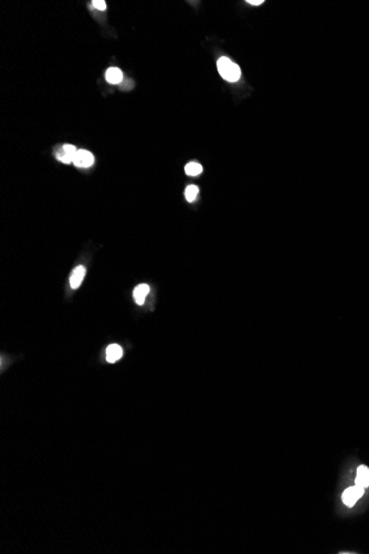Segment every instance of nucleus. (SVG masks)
Instances as JSON below:
<instances>
[{
  "instance_id": "2",
  "label": "nucleus",
  "mask_w": 369,
  "mask_h": 554,
  "mask_svg": "<svg viewBox=\"0 0 369 554\" xmlns=\"http://www.w3.org/2000/svg\"><path fill=\"white\" fill-rule=\"evenodd\" d=\"M364 492H365V488L359 487L357 485L347 488L342 495L343 504L345 505H347L348 508H352V506H354L355 504H356L357 501L364 496Z\"/></svg>"
},
{
  "instance_id": "7",
  "label": "nucleus",
  "mask_w": 369,
  "mask_h": 554,
  "mask_svg": "<svg viewBox=\"0 0 369 554\" xmlns=\"http://www.w3.org/2000/svg\"><path fill=\"white\" fill-rule=\"evenodd\" d=\"M123 356V349L118 344H112L106 349V361L115 363Z\"/></svg>"
},
{
  "instance_id": "13",
  "label": "nucleus",
  "mask_w": 369,
  "mask_h": 554,
  "mask_svg": "<svg viewBox=\"0 0 369 554\" xmlns=\"http://www.w3.org/2000/svg\"><path fill=\"white\" fill-rule=\"evenodd\" d=\"M248 3H251L253 6H259V4L263 3V0H248Z\"/></svg>"
},
{
  "instance_id": "10",
  "label": "nucleus",
  "mask_w": 369,
  "mask_h": 554,
  "mask_svg": "<svg viewBox=\"0 0 369 554\" xmlns=\"http://www.w3.org/2000/svg\"><path fill=\"white\" fill-rule=\"evenodd\" d=\"M184 172H186V174L189 175V176H198V175L201 174L202 172V166L196 162L188 163L186 165V167H184Z\"/></svg>"
},
{
  "instance_id": "4",
  "label": "nucleus",
  "mask_w": 369,
  "mask_h": 554,
  "mask_svg": "<svg viewBox=\"0 0 369 554\" xmlns=\"http://www.w3.org/2000/svg\"><path fill=\"white\" fill-rule=\"evenodd\" d=\"M73 164L80 168L91 167L94 164V156L92 153H90L89 151L78 150V153L75 155Z\"/></svg>"
},
{
  "instance_id": "3",
  "label": "nucleus",
  "mask_w": 369,
  "mask_h": 554,
  "mask_svg": "<svg viewBox=\"0 0 369 554\" xmlns=\"http://www.w3.org/2000/svg\"><path fill=\"white\" fill-rule=\"evenodd\" d=\"M78 153V150L75 149V146L71 144H64L62 148H60L56 151V158H58L61 163L63 164H70L73 163L75 158V155Z\"/></svg>"
},
{
  "instance_id": "6",
  "label": "nucleus",
  "mask_w": 369,
  "mask_h": 554,
  "mask_svg": "<svg viewBox=\"0 0 369 554\" xmlns=\"http://www.w3.org/2000/svg\"><path fill=\"white\" fill-rule=\"evenodd\" d=\"M85 273H87V269H85L83 266H79L75 268L70 277L71 288L78 289L80 286H81V283L85 277Z\"/></svg>"
},
{
  "instance_id": "9",
  "label": "nucleus",
  "mask_w": 369,
  "mask_h": 554,
  "mask_svg": "<svg viewBox=\"0 0 369 554\" xmlns=\"http://www.w3.org/2000/svg\"><path fill=\"white\" fill-rule=\"evenodd\" d=\"M106 81L111 84H118L123 81V73L118 68H110L105 73Z\"/></svg>"
},
{
  "instance_id": "11",
  "label": "nucleus",
  "mask_w": 369,
  "mask_h": 554,
  "mask_svg": "<svg viewBox=\"0 0 369 554\" xmlns=\"http://www.w3.org/2000/svg\"><path fill=\"white\" fill-rule=\"evenodd\" d=\"M198 193H199V189H198V187L195 186V185H190V186H188L186 188V192H184V196H186V200L189 202H192L193 201L196 200V197L198 196Z\"/></svg>"
},
{
  "instance_id": "5",
  "label": "nucleus",
  "mask_w": 369,
  "mask_h": 554,
  "mask_svg": "<svg viewBox=\"0 0 369 554\" xmlns=\"http://www.w3.org/2000/svg\"><path fill=\"white\" fill-rule=\"evenodd\" d=\"M355 485L365 488V489L369 487V468L367 466H358L356 478H355Z\"/></svg>"
},
{
  "instance_id": "1",
  "label": "nucleus",
  "mask_w": 369,
  "mask_h": 554,
  "mask_svg": "<svg viewBox=\"0 0 369 554\" xmlns=\"http://www.w3.org/2000/svg\"><path fill=\"white\" fill-rule=\"evenodd\" d=\"M218 71L221 77L229 82H236L241 77V70L239 65H236L227 56H222L217 62Z\"/></svg>"
},
{
  "instance_id": "8",
  "label": "nucleus",
  "mask_w": 369,
  "mask_h": 554,
  "mask_svg": "<svg viewBox=\"0 0 369 554\" xmlns=\"http://www.w3.org/2000/svg\"><path fill=\"white\" fill-rule=\"evenodd\" d=\"M149 286L148 285H139L135 288L134 290V299L136 301V303L138 305L144 304L145 299H146V296L149 293Z\"/></svg>"
},
{
  "instance_id": "12",
  "label": "nucleus",
  "mask_w": 369,
  "mask_h": 554,
  "mask_svg": "<svg viewBox=\"0 0 369 554\" xmlns=\"http://www.w3.org/2000/svg\"><path fill=\"white\" fill-rule=\"evenodd\" d=\"M92 3L94 7L98 9V10H105L106 9V2L103 1V0H94V1H92Z\"/></svg>"
}]
</instances>
